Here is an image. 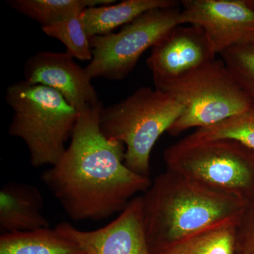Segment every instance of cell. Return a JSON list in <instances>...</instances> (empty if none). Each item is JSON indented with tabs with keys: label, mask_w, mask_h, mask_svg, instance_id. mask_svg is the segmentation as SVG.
<instances>
[{
	"label": "cell",
	"mask_w": 254,
	"mask_h": 254,
	"mask_svg": "<svg viewBox=\"0 0 254 254\" xmlns=\"http://www.w3.org/2000/svg\"><path fill=\"white\" fill-rule=\"evenodd\" d=\"M101 102L78 112L71 143L41 180L71 220L100 221L123 211L151 185L125 164V145L103 134Z\"/></svg>",
	"instance_id": "6da1fadb"
},
{
	"label": "cell",
	"mask_w": 254,
	"mask_h": 254,
	"mask_svg": "<svg viewBox=\"0 0 254 254\" xmlns=\"http://www.w3.org/2000/svg\"><path fill=\"white\" fill-rule=\"evenodd\" d=\"M150 254L227 220H238L245 201L166 170L142 195Z\"/></svg>",
	"instance_id": "7a4b0ae2"
},
{
	"label": "cell",
	"mask_w": 254,
	"mask_h": 254,
	"mask_svg": "<svg viewBox=\"0 0 254 254\" xmlns=\"http://www.w3.org/2000/svg\"><path fill=\"white\" fill-rule=\"evenodd\" d=\"M6 101L14 112L9 135L26 143L32 166L54 165L72 135L78 110L53 88L25 80L8 87Z\"/></svg>",
	"instance_id": "3957f363"
},
{
	"label": "cell",
	"mask_w": 254,
	"mask_h": 254,
	"mask_svg": "<svg viewBox=\"0 0 254 254\" xmlns=\"http://www.w3.org/2000/svg\"><path fill=\"white\" fill-rule=\"evenodd\" d=\"M185 108L182 100L169 92L141 87L116 104L102 108L100 129L107 138L125 145L127 168L150 178L153 146Z\"/></svg>",
	"instance_id": "277c9868"
},
{
	"label": "cell",
	"mask_w": 254,
	"mask_h": 254,
	"mask_svg": "<svg viewBox=\"0 0 254 254\" xmlns=\"http://www.w3.org/2000/svg\"><path fill=\"white\" fill-rule=\"evenodd\" d=\"M167 170L247 201L254 193V150L230 140L185 137L164 152Z\"/></svg>",
	"instance_id": "5b68a950"
},
{
	"label": "cell",
	"mask_w": 254,
	"mask_h": 254,
	"mask_svg": "<svg viewBox=\"0 0 254 254\" xmlns=\"http://www.w3.org/2000/svg\"><path fill=\"white\" fill-rule=\"evenodd\" d=\"M155 88L175 95L185 105L169 128L171 136L210 126L254 105L221 59Z\"/></svg>",
	"instance_id": "8992f818"
},
{
	"label": "cell",
	"mask_w": 254,
	"mask_h": 254,
	"mask_svg": "<svg viewBox=\"0 0 254 254\" xmlns=\"http://www.w3.org/2000/svg\"><path fill=\"white\" fill-rule=\"evenodd\" d=\"M180 11L181 6L150 10L117 33L90 38L92 60L85 67L88 76L114 81L126 78L145 51L181 25Z\"/></svg>",
	"instance_id": "52a82bcc"
},
{
	"label": "cell",
	"mask_w": 254,
	"mask_h": 254,
	"mask_svg": "<svg viewBox=\"0 0 254 254\" xmlns=\"http://www.w3.org/2000/svg\"><path fill=\"white\" fill-rule=\"evenodd\" d=\"M180 4L181 25L201 28L216 54L254 42V1L183 0Z\"/></svg>",
	"instance_id": "ba28073f"
},
{
	"label": "cell",
	"mask_w": 254,
	"mask_h": 254,
	"mask_svg": "<svg viewBox=\"0 0 254 254\" xmlns=\"http://www.w3.org/2000/svg\"><path fill=\"white\" fill-rule=\"evenodd\" d=\"M55 229L85 254H151L143 225L141 195L132 198L118 218L98 230L83 231L66 222Z\"/></svg>",
	"instance_id": "9c48e42d"
},
{
	"label": "cell",
	"mask_w": 254,
	"mask_h": 254,
	"mask_svg": "<svg viewBox=\"0 0 254 254\" xmlns=\"http://www.w3.org/2000/svg\"><path fill=\"white\" fill-rule=\"evenodd\" d=\"M216 55L201 28L180 25L151 48L147 65L156 88L211 63Z\"/></svg>",
	"instance_id": "30bf717a"
},
{
	"label": "cell",
	"mask_w": 254,
	"mask_h": 254,
	"mask_svg": "<svg viewBox=\"0 0 254 254\" xmlns=\"http://www.w3.org/2000/svg\"><path fill=\"white\" fill-rule=\"evenodd\" d=\"M23 75L28 83L58 92L78 112L87 105L100 102L85 68L75 63L66 52L36 53L25 64Z\"/></svg>",
	"instance_id": "8fae6325"
},
{
	"label": "cell",
	"mask_w": 254,
	"mask_h": 254,
	"mask_svg": "<svg viewBox=\"0 0 254 254\" xmlns=\"http://www.w3.org/2000/svg\"><path fill=\"white\" fill-rule=\"evenodd\" d=\"M44 200L36 187L9 182L0 190V230L3 234L50 227L42 213Z\"/></svg>",
	"instance_id": "7c38bea8"
},
{
	"label": "cell",
	"mask_w": 254,
	"mask_h": 254,
	"mask_svg": "<svg viewBox=\"0 0 254 254\" xmlns=\"http://www.w3.org/2000/svg\"><path fill=\"white\" fill-rule=\"evenodd\" d=\"M180 6V1L175 0H125L87 8L81 13V18L87 34L91 38L113 33L150 10Z\"/></svg>",
	"instance_id": "4fadbf2b"
},
{
	"label": "cell",
	"mask_w": 254,
	"mask_h": 254,
	"mask_svg": "<svg viewBox=\"0 0 254 254\" xmlns=\"http://www.w3.org/2000/svg\"><path fill=\"white\" fill-rule=\"evenodd\" d=\"M78 246L55 229L1 234L0 254H81Z\"/></svg>",
	"instance_id": "5bb4252c"
},
{
	"label": "cell",
	"mask_w": 254,
	"mask_h": 254,
	"mask_svg": "<svg viewBox=\"0 0 254 254\" xmlns=\"http://www.w3.org/2000/svg\"><path fill=\"white\" fill-rule=\"evenodd\" d=\"M237 220L220 222L179 241L160 254H236Z\"/></svg>",
	"instance_id": "9a60e30c"
},
{
	"label": "cell",
	"mask_w": 254,
	"mask_h": 254,
	"mask_svg": "<svg viewBox=\"0 0 254 254\" xmlns=\"http://www.w3.org/2000/svg\"><path fill=\"white\" fill-rule=\"evenodd\" d=\"M115 2V0H9L7 4L43 27L77 16L87 8Z\"/></svg>",
	"instance_id": "2e32d148"
},
{
	"label": "cell",
	"mask_w": 254,
	"mask_h": 254,
	"mask_svg": "<svg viewBox=\"0 0 254 254\" xmlns=\"http://www.w3.org/2000/svg\"><path fill=\"white\" fill-rule=\"evenodd\" d=\"M187 136L196 141L230 140L254 150V105L218 123L197 128Z\"/></svg>",
	"instance_id": "e0dca14e"
},
{
	"label": "cell",
	"mask_w": 254,
	"mask_h": 254,
	"mask_svg": "<svg viewBox=\"0 0 254 254\" xmlns=\"http://www.w3.org/2000/svg\"><path fill=\"white\" fill-rule=\"evenodd\" d=\"M42 31L51 38L62 42L66 53L81 61H91L90 38L82 21L81 14L42 27Z\"/></svg>",
	"instance_id": "ac0fdd59"
},
{
	"label": "cell",
	"mask_w": 254,
	"mask_h": 254,
	"mask_svg": "<svg viewBox=\"0 0 254 254\" xmlns=\"http://www.w3.org/2000/svg\"><path fill=\"white\" fill-rule=\"evenodd\" d=\"M220 55L254 105V42L232 47Z\"/></svg>",
	"instance_id": "d6986e66"
},
{
	"label": "cell",
	"mask_w": 254,
	"mask_h": 254,
	"mask_svg": "<svg viewBox=\"0 0 254 254\" xmlns=\"http://www.w3.org/2000/svg\"><path fill=\"white\" fill-rule=\"evenodd\" d=\"M236 254H254V193L241 213L236 225Z\"/></svg>",
	"instance_id": "ffe728a7"
}]
</instances>
